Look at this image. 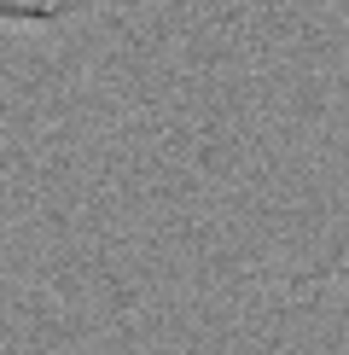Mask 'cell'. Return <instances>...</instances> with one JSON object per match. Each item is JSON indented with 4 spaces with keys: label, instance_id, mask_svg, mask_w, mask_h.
<instances>
[{
    "label": "cell",
    "instance_id": "6da1fadb",
    "mask_svg": "<svg viewBox=\"0 0 349 355\" xmlns=\"http://www.w3.org/2000/svg\"><path fill=\"white\" fill-rule=\"evenodd\" d=\"M93 0H0V24H64L82 18Z\"/></svg>",
    "mask_w": 349,
    "mask_h": 355
}]
</instances>
